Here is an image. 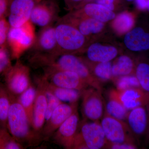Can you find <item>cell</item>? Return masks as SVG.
<instances>
[{"mask_svg":"<svg viewBox=\"0 0 149 149\" xmlns=\"http://www.w3.org/2000/svg\"><path fill=\"white\" fill-rule=\"evenodd\" d=\"M36 68L52 67L77 73L90 87L102 92V83L93 76L83 58L72 54L35 53L30 59Z\"/></svg>","mask_w":149,"mask_h":149,"instance_id":"cell-1","label":"cell"},{"mask_svg":"<svg viewBox=\"0 0 149 149\" xmlns=\"http://www.w3.org/2000/svg\"><path fill=\"white\" fill-rule=\"evenodd\" d=\"M7 120L12 135L24 148L35 146L41 142L35 135L27 113L18 98L10 103Z\"/></svg>","mask_w":149,"mask_h":149,"instance_id":"cell-2","label":"cell"},{"mask_svg":"<svg viewBox=\"0 0 149 149\" xmlns=\"http://www.w3.org/2000/svg\"><path fill=\"white\" fill-rule=\"evenodd\" d=\"M58 53L77 54L85 52L88 38L73 25L60 19L54 26Z\"/></svg>","mask_w":149,"mask_h":149,"instance_id":"cell-3","label":"cell"},{"mask_svg":"<svg viewBox=\"0 0 149 149\" xmlns=\"http://www.w3.org/2000/svg\"><path fill=\"white\" fill-rule=\"evenodd\" d=\"M107 142L100 122L84 118L79 123L72 149H105Z\"/></svg>","mask_w":149,"mask_h":149,"instance_id":"cell-4","label":"cell"},{"mask_svg":"<svg viewBox=\"0 0 149 149\" xmlns=\"http://www.w3.org/2000/svg\"><path fill=\"white\" fill-rule=\"evenodd\" d=\"M36 37L35 28L30 20L20 27H10L7 40L14 57L18 58L32 47Z\"/></svg>","mask_w":149,"mask_h":149,"instance_id":"cell-5","label":"cell"},{"mask_svg":"<svg viewBox=\"0 0 149 149\" xmlns=\"http://www.w3.org/2000/svg\"><path fill=\"white\" fill-rule=\"evenodd\" d=\"M100 123L109 142L136 144V139L124 120L113 117L105 111Z\"/></svg>","mask_w":149,"mask_h":149,"instance_id":"cell-6","label":"cell"},{"mask_svg":"<svg viewBox=\"0 0 149 149\" xmlns=\"http://www.w3.org/2000/svg\"><path fill=\"white\" fill-rule=\"evenodd\" d=\"M42 69L44 76L49 83L55 86L75 89L81 92L90 87L75 72L52 67L44 68Z\"/></svg>","mask_w":149,"mask_h":149,"instance_id":"cell-7","label":"cell"},{"mask_svg":"<svg viewBox=\"0 0 149 149\" xmlns=\"http://www.w3.org/2000/svg\"><path fill=\"white\" fill-rule=\"evenodd\" d=\"M37 94L34 104L32 127L35 135L42 141L41 135L45 123L47 107L46 79L44 75L37 80Z\"/></svg>","mask_w":149,"mask_h":149,"instance_id":"cell-8","label":"cell"},{"mask_svg":"<svg viewBox=\"0 0 149 149\" xmlns=\"http://www.w3.org/2000/svg\"><path fill=\"white\" fill-rule=\"evenodd\" d=\"M102 92L90 87L82 92V112L85 119L100 121L104 115Z\"/></svg>","mask_w":149,"mask_h":149,"instance_id":"cell-9","label":"cell"},{"mask_svg":"<svg viewBox=\"0 0 149 149\" xmlns=\"http://www.w3.org/2000/svg\"><path fill=\"white\" fill-rule=\"evenodd\" d=\"M42 0H10L8 22L11 27H20L30 20L31 14Z\"/></svg>","mask_w":149,"mask_h":149,"instance_id":"cell-10","label":"cell"},{"mask_svg":"<svg viewBox=\"0 0 149 149\" xmlns=\"http://www.w3.org/2000/svg\"><path fill=\"white\" fill-rule=\"evenodd\" d=\"M80 122L79 114L77 110L54 133L51 137L53 141L65 149H72Z\"/></svg>","mask_w":149,"mask_h":149,"instance_id":"cell-11","label":"cell"},{"mask_svg":"<svg viewBox=\"0 0 149 149\" xmlns=\"http://www.w3.org/2000/svg\"><path fill=\"white\" fill-rule=\"evenodd\" d=\"M77 110V102L65 104L62 103L57 107L50 118L45 123L42 131V141L50 139L56 130L67 118Z\"/></svg>","mask_w":149,"mask_h":149,"instance_id":"cell-12","label":"cell"},{"mask_svg":"<svg viewBox=\"0 0 149 149\" xmlns=\"http://www.w3.org/2000/svg\"><path fill=\"white\" fill-rule=\"evenodd\" d=\"M59 9L54 0H42L32 11L30 21L44 28L51 26L58 17Z\"/></svg>","mask_w":149,"mask_h":149,"instance_id":"cell-13","label":"cell"},{"mask_svg":"<svg viewBox=\"0 0 149 149\" xmlns=\"http://www.w3.org/2000/svg\"><path fill=\"white\" fill-rule=\"evenodd\" d=\"M29 68L18 61L12 68L8 76V83L12 93L19 95L32 84Z\"/></svg>","mask_w":149,"mask_h":149,"instance_id":"cell-14","label":"cell"},{"mask_svg":"<svg viewBox=\"0 0 149 149\" xmlns=\"http://www.w3.org/2000/svg\"><path fill=\"white\" fill-rule=\"evenodd\" d=\"M125 122L135 139L143 136L149 128V111L146 106L135 108L128 111Z\"/></svg>","mask_w":149,"mask_h":149,"instance_id":"cell-15","label":"cell"},{"mask_svg":"<svg viewBox=\"0 0 149 149\" xmlns=\"http://www.w3.org/2000/svg\"><path fill=\"white\" fill-rule=\"evenodd\" d=\"M73 25L85 37L101 33L105 27V23L88 17H79L68 14L61 18Z\"/></svg>","mask_w":149,"mask_h":149,"instance_id":"cell-16","label":"cell"},{"mask_svg":"<svg viewBox=\"0 0 149 149\" xmlns=\"http://www.w3.org/2000/svg\"><path fill=\"white\" fill-rule=\"evenodd\" d=\"M32 47L35 53L46 54L58 53L54 26L51 25L42 28L36 37Z\"/></svg>","mask_w":149,"mask_h":149,"instance_id":"cell-17","label":"cell"},{"mask_svg":"<svg viewBox=\"0 0 149 149\" xmlns=\"http://www.w3.org/2000/svg\"><path fill=\"white\" fill-rule=\"evenodd\" d=\"M74 16L90 17L102 22H107L115 17V13L104 6L98 3H89L70 13Z\"/></svg>","mask_w":149,"mask_h":149,"instance_id":"cell-18","label":"cell"},{"mask_svg":"<svg viewBox=\"0 0 149 149\" xmlns=\"http://www.w3.org/2000/svg\"><path fill=\"white\" fill-rule=\"evenodd\" d=\"M118 91L123 104L128 110L149 104V93L141 88H132Z\"/></svg>","mask_w":149,"mask_h":149,"instance_id":"cell-19","label":"cell"},{"mask_svg":"<svg viewBox=\"0 0 149 149\" xmlns=\"http://www.w3.org/2000/svg\"><path fill=\"white\" fill-rule=\"evenodd\" d=\"M87 58L94 62H105L111 61L116 57L118 51L115 47L105 45L100 43H95L87 47L85 52Z\"/></svg>","mask_w":149,"mask_h":149,"instance_id":"cell-20","label":"cell"},{"mask_svg":"<svg viewBox=\"0 0 149 149\" xmlns=\"http://www.w3.org/2000/svg\"><path fill=\"white\" fill-rule=\"evenodd\" d=\"M124 43L126 47L134 52L149 49V33L141 27H136L125 34Z\"/></svg>","mask_w":149,"mask_h":149,"instance_id":"cell-21","label":"cell"},{"mask_svg":"<svg viewBox=\"0 0 149 149\" xmlns=\"http://www.w3.org/2000/svg\"><path fill=\"white\" fill-rule=\"evenodd\" d=\"M129 111L123 105L116 89H111L108 94L106 112L113 117L125 121Z\"/></svg>","mask_w":149,"mask_h":149,"instance_id":"cell-22","label":"cell"},{"mask_svg":"<svg viewBox=\"0 0 149 149\" xmlns=\"http://www.w3.org/2000/svg\"><path fill=\"white\" fill-rule=\"evenodd\" d=\"M83 58L93 76L100 82L102 83L112 81L113 77L112 73V63L111 61L94 62L88 61L85 58Z\"/></svg>","mask_w":149,"mask_h":149,"instance_id":"cell-23","label":"cell"},{"mask_svg":"<svg viewBox=\"0 0 149 149\" xmlns=\"http://www.w3.org/2000/svg\"><path fill=\"white\" fill-rule=\"evenodd\" d=\"M135 69L133 60L125 55L118 57L112 63V73L113 78L135 74Z\"/></svg>","mask_w":149,"mask_h":149,"instance_id":"cell-24","label":"cell"},{"mask_svg":"<svg viewBox=\"0 0 149 149\" xmlns=\"http://www.w3.org/2000/svg\"><path fill=\"white\" fill-rule=\"evenodd\" d=\"M47 85L49 90L63 102H67L69 103L77 102L78 100L81 97L82 92L81 91L75 89L55 86L49 83L47 79Z\"/></svg>","mask_w":149,"mask_h":149,"instance_id":"cell-25","label":"cell"},{"mask_svg":"<svg viewBox=\"0 0 149 149\" xmlns=\"http://www.w3.org/2000/svg\"><path fill=\"white\" fill-rule=\"evenodd\" d=\"M112 27L117 34L124 35L130 31L135 23V19L132 13L125 11L121 13L113 19Z\"/></svg>","mask_w":149,"mask_h":149,"instance_id":"cell-26","label":"cell"},{"mask_svg":"<svg viewBox=\"0 0 149 149\" xmlns=\"http://www.w3.org/2000/svg\"><path fill=\"white\" fill-rule=\"evenodd\" d=\"M37 94V89L32 84L19 95L18 100L27 113L29 122L32 126L34 104Z\"/></svg>","mask_w":149,"mask_h":149,"instance_id":"cell-27","label":"cell"},{"mask_svg":"<svg viewBox=\"0 0 149 149\" xmlns=\"http://www.w3.org/2000/svg\"><path fill=\"white\" fill-rule=\"evenodd\" d=\"M112 81L118 91L132 88H141L139 80L135 74L114 77Z\"/></svg>","mask_w":149,"mask_h":149,"instance_id":"cell-28","label":"cell"},{"mask_svg":"<svg viewBox=\"0 0 149 149\" xmlns=\"http://www.w3.org/2000/svg\"><path fill=\"white\" fill-rule=\"evenodd\" d=\"M135 75L141 88L149 93V64L146 63H139L136 67Z\"/></svg>","mask_w":149,"mask_h":149,"instance_id":"cell-29","label":"cell"},{"mask_svg":"<svg viewBox=\"0 0 149 149\" xmlns=\"http://www.w3.org/2000/svg\"><path fill=\"white\" fill-rule=\"evenodd\" d=\"M46 96H47V107L46 113L45 123L50 118L51 116L55 109L57 107L63 103V102L58 99L49 90L47 87V79H46Z\"/></svg>","mask_w":149,"mask_h":149,"instance_id":"cell-30","label":"cell"},{"mask_svg":"<svg viewBox=\"0 0 149 149\" xmlns=\"http://www.w3.org/2000/svg\"><path fill=\"white\" fill-rule=\"evenodd\" d=\"M10 102L6 96H0V120L4 122L7 120Z\"/></svg>","mask_w":149,"mask_h":149,"instance_id":"cell-31","label":"cell"},{"mask_svg":"<svg viewBox=\"0 0 149 149\" xmlns=\"http://www.w3.org/2000/svg\"><path fill=\"white\" fill-rule=\"evenodd\" d=\"M10 27L4 18L0 19V47H5Z\"/></svg>","mask_w":149,"mask_h":149,"instance_id":"cell-32","label":"cell"},{"mask_svg":"<svg viewBox=\"0 0 149 149\" xmlns=\"http://www.w3.org/2000/svg\"><path fill=\"white\" fill-rule=\"evenodd\" d=\"M9 63V57L7 51L5 47H0V73L6 69Z\"/></svg>","mask_w":149,"mask_h":149,"instance_id":"cell-33","label":"cell"},{"mask_svg":"<svg viewBox=\"0 0 149 149\" xmlns=\"http://www.w3.org/2000/svg\"><path fill=\"white\" fill-rule=\"evenodd\" d=\"M137 148L136 144L128 143H115L108 141L105 149H134Z\"/></svg>","mask_w":149,"mask_h":149,"instance_id":"cell-34","label":"cell"},{"mask_svg":"<svg viewBox=\"0 0 149 149\" xmlns=\"http://www.w3.org/2000/svg\"><path fill=\"white\" fill-rule=\"evenodd\" d=\"M85 0H65L68 8L70 10H76L82 6V3Z\"/></svg>","mask_w":149,"mask_h":149,"instance_id":"cell-35","label":"cell"},{"mask_svg":"<svg viewBox=\"0 0 149 149\" xmlns=\"http://www.w3.org/2000/svg\"><path fill=\"white\" fill-rule=\"evenodd\" d=\"M10 0H0V19L3 18L8 13Z\"/></svg>","mask_w":149,"mask_h":149,"instance_id":"cell-36","label":"cell"},{"mask_svg":"<svg viewBox=\"0 0 149 149\" xmlns=\"http://www.w3.org/2000/svg\"><path fill=\"white\" fill-rule=\"evenodd\" d=\"M115 0H97V3L102 5L112 11L114 9V2Z\"/></svg>","mask_w":149,"mask_h":149,"instance_id":"cell-37","label":"cell"},{"mask_svg":"<svg viewBox=\"0 0 149 149\" xmlns=\"http://www.w3.org/2000/svg\"><path fill=\"white\" fill-rule=\"evenodd\" d=\"M148 0H136V6L141 10H143L147 8Z\"/></svg>","mask_w":149,"mask_h":149,"instance_id":"cell-38","label":"cell"},{"mask_svg":"<svg viewBox=\"0 0 149 149\" xmlns=\"http://www.w3.org/2000/svg\"><path fill=\"white\" fill-rule=\"evenodd\" d=\"M147 8L148 9L149 11V0L148 1V7H147Z\"/></svg>","mask_w":149,"mask_h":149,"instance_id":"cell-39","label":"cell"},{"mask_svg":"<svg viewBox=\"0 0 149 149\" xmlns=\"http://www.w3.org/2000/svg\"><path fill=\"white\" fill-rule=\"evenodd\" d=\"M126 1H134V0H126Z\"/></svg>","mask_w":149,"mask_h":149,"instance_id":"cell-40","label":"cell"},{"mask_svg":"<svg viewBox=\"0 0 149 149\" xmlns=\"http://www.w3.org/2000/svg\"><path fill=\"white\" fill-rule=\"evenodd\" d=\"M148 133H149V128H148Z\"/></svg>","mask_w":149,"mask_h":149,"instance_id":"cell-41","label":"cell"}]
</instances>
